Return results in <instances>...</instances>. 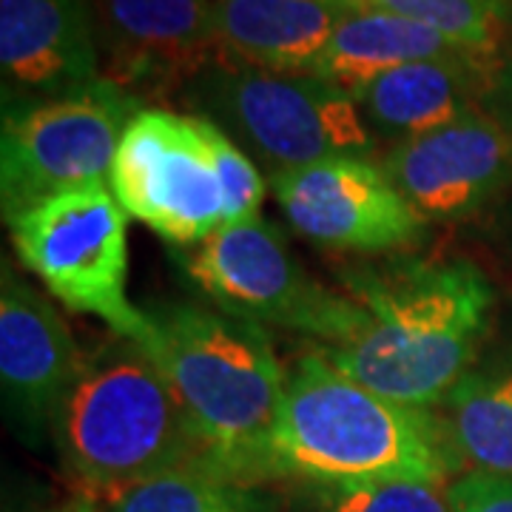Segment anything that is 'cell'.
<instances>
[{
  "mask_svg": "<svg viewBox=\"0 0 512 512\" xmlns=\"http://www.w3.org/2000/svg\"><path fill=\"white\" fill-rule=\"evenodd\" d=\"M154 342L202 464L239 478L274 473V436L285 379L262 325L200 305L148 311Z\"/></svg>",
  "mask_w": 512,
  "mask_h": 512,
  "instance_id": "cell-1",
  "label": "cell"
},
{
  "mask_svg": "<svg viewBox=\"0 0 512 512\" xmlns=\"http://www.w3.org/2000/svg\"><path fill=\"white\" fill-rule=\"evenodd\" d=\"M456 456L436 410L387 399L325 353L296 359L274 436V473L311 484L413 478L447 487Z\"/></svg>",
  "mask_w": 512,
  "mask_h": 512,
  "instance_id": "cell-2",
  "label": "cell"
},
{
  "mask_svg": "<svg viewBox=\"0 0 512 512\" xmlns=\"http://www.w3.org/2000/svg\"><path fill=\"white\" fill-rule=\"evenodd\" d=\"M356 291L365 325L325 356L387 399L436 410L470 370L487 330V276L470 262H441L396 279H356Z\"/></svg>",
  "mask_w": 512,
  "mask_h": 512,
  "instance_id": "cell-3",
  "label": "cell"
},
{
  "mask_svg": "<svg viewBox=\"0 0 512 512\" xmlns=\"http://www.w3.org/2000/svg\"><path fill=\"white\" fill-rule=\"evenodd\" d=\"M52 433L66 473L106 501L146 478L200 461L163 367L123 336L83 359Z\"/></svg>",
  "mask_w": 512,
  "mask_h": 512,
  "instance_id": "cell-4",
  "label": "cell"
},
{
  "mask_svg": "<svg viewBox=\"0 0 512 512\" xmlns=\"http://www.w3.org/2000/svg\"><path fill=\"white\" fill-rule=\"evenodd\" d=\"M194 100L237 146L276 171L333 157H370L373 131L345 89L308 72H265L211 60Z\"/></svg>",
  "mask_w": 512,
  "mask_h": 512,
  "instance_id": "cell-5",
  "label": "cell"
},
{
  "mask_svg": "<svg viewBox=\"0 0 512 512\" xmlns=\"http://www.w3.org/2000/svg\"><path fill=\"white\" fill-rule=\"evenodd\" d=\"M231 137L205 117L140 109L123 131L109 188L128 217L174 245L231 225L225 154Z\"/></svg>",
  "mask_w": 512,
  "mask_h": 512,
  "instance_id": "cell-6",
  "label": "cell"
},
{
  "mask_svg": "<svg viewBox=\"0 0 512 512\" xmlns=\"http://www.w3.org/2000/svg\"><path fill=\"white\" fill-rule=\"evenodd\" d=\"M140 103L100 77L80 92L3 109L0 205L6 225L57 194L109 185L117 146Z\"/></svg>",
  "mask_w": 512,
  "mask_h": 512,
  "instance_id": "cell-7",
  "label": "cell"
},
{
  "mask_svg": "<svg viewBox=\"0 0 512 512\" xmlns=\"http://www.w3.org/2000/svg\"><path fill=\"white\" fill-rule=\"evenodd\" d=\"M126 211L109 185L57 194L12 222L20 262L60 305L92 313L117 336L151 348L154 328L131 305Z\"/></svg>",
  "mask_w": 512,
  "mask_h": 512,
  "instance_id": "cell-8",
  "label": "cell"
},
{
  "mask_svg": "<svg viewBox=\"0 0 512 512\" xmlns=\"http://www.w3.org/2000/svg\"><path fill=\"white\" fill-rule=\"evenodd\" d=\"M180 265L217 311L256 325L271 322L302 330L328 345L345 342L365 325V308L356 299L333 296L316 285L296 262L279 228L262 214L188 245Z\"/></svg>",
  "mask_w": 512,
  "mask_h": 512,
  "instance_id": "cell-9",
  "label": "cell"
},
{
  "mask_svg": "<svg viewBox=\"0 0 512 512\" xmlns=\"http://www.w3.org/2000/svg\"><path fill=\"white\" fill-rule=\"evenodd\" d=\"M268 188L293 231L325 248L387 251L424 231L419 211L370 157H333L276 171Z\"/></svg>",
  "mask_w": 512,
  "mask_h": 512,
  "instance_id": "cell-10",
  "label": "cell"
},
{
  "mask_svg": "<svg viewBox=\"0 0 512 512\" xmlns=\"http://www.w3.org/2000/svg\"><path fill=\"white\" fill-rule=\"evenodd\" d=\"M382 168L424 222L464 220L512 183V128L467 114L396 143Z\"/></svg>",
  "mask_w": 512,
  "mask_h": 512,
  "instance_id": "cell-11",
  "label": "cell"
},
{
  "mask_svg": "<svg viewBox=\"0 0 512 512\" xmlns=\"http://www.w3.org/2000/svg\"><path fill=\"white\" fill-rule=\"evenodd\" d=\"M69 325L57 308L3 262L0 279V387L6 419L23 436L52 430L57 410L80 376Z\"/></svg>",
  "mask_w": 512,
  "mask_h": 512,
  "instance_id": "cell-12",
  "label": "cell"
},
{
  "mask_svg": "<svg viewBox=\"0 0 512 512\" xmlns=\"http://www.w3.org/2000/svg\"><path fill=\"white\" fill-rule=\"evenodd\" d=\"M0 77L3 109L100 80L94 0H0Z\"/></svg>",
  "mask_w": 512,
  "mask_h": 512,
  "instance_id": "cell-13",
  "label": "cell"
},
{
  "mask_svg": "<svg viewBox=\"0 0 512 512\" xmlns=\"http://www.w3.org/2000/svg\"><path fill=\"white\" fill-rule=\"evenodd\" d=\"M214 12L217 0H94L114 83L200 74L217 57Z\"/></svg>",
  "mask_w": 512,
  "mask_h": 512,
  "instance_id": "cell-14",
  "label": "cell"
},
{
  "mask_svg": "<svg viewBox=\"0 0 512 512\" xmlns=\"http://www.w3.org/2000/svg\"><path fill=\"white\" fill-rule=\"evenodd\" d=\"M350 0H217L220 60L265 72H313Z\"/></svg>",
  "mask_w": 512,
  "mask_h": 512,
  "instance_id": "cell-15",
  "label": "cell"
},
{
  "mask_svg": "<svg viewBox=\"0 0 512 512\" xmlns=\"http://www.w3.org/2000/svg\"><path fill=\"white\" fill-rule=\"evenodd\" d=\"M484 66L487 60L473 55L419 60L373 77L350 97L373 134L404 143L478 114V103L490 89Z\"/></svg>",
  "mask_w": 512,
  "mask_h": 512,
  "instance_id": "cell-16",
  "label": "cell"
},
{
  "mask_svg": "<svg viewBox=\"0 0 512 512\" xmlns=\"http://www.w3.org/2000/svg\"><path fill=\"white\" fill-rule=\"evenodd\" d=\"M456 55H470V52L458 49L456 43H450L447 37H441L439 32L421 26L416 20H407L367 3H356L336 26L311 74L353 94L373 77L390 69Z\"/></svg>",
  "mask_w": 512,
  "mask_h": 512,
  "instance_id": "cell-17",
  "label": "cell"
},
{
  "mask_svg": "<svg viewBox=\"0 0 512 512\" xmlns=\"http://www.w3.org/2000/svg\"><path fill=\"white\" fill-rule=\"evenodd\" d=\"M439 407L458 467L512 478V359L467 370Z\"/></svg>",
  "mask_w": 512,
  "mask_h": 512,
  "instance_id": "cell-18",
  "label": "cell"
},
{
  "mask_svg": "<svg viewBox=\"0 0 512 512\" xmlns=\"http://www.w3.org/2000/svg\"><path fill=\"white\" fill-rule=\"evenodd\" d=\"M106 512H268V504L251 481L191 461L117 493Z\"/></svg>",
  "mask_w": 512,
  "mask_h": 512,
  "instance_id": "cell-19",
  "label": "cell"
},
{
  "mask_svg": "<svg viewBox=\"0 0 512 512\" xmlns=\"http://www.w3.org/2000/svg\"><path fill=\"white\" fill-rule=\"evenodd\" d=\"M362 3L416 20L481 60H490L510 26V0H362Z\"/></svg>",
  "mask_w": 512,
  "mask_h": 512,
  "instance_id": "cell-20",
  "label": "cell"
},
{
  "mask_svg": "<svg viewBox=\"0 0 512 512\" xmlns=\"http://www.w3.org/2000/svg\"><path fill=\"white\" fill-rule=\"evenodd\" d=\"M316 512H450L447 487L413 478L313 484Z\"/></svg>",
  "mask_w": 512,
  "mask_h": 512,
  "instance_id": "cell-21",
  "label": "cell"
},
{
  "mask_svg": "<svg viewBox=\"0 0 512 512\" xmlns=\"http://www.w3.org/2000/svg\"><path fill=\"white\" fill-rule=\"evenodd\" d=\"M450 512H512V478L461 473L447 484Z\"/></svg>",
  "mask_w": 512,
  "mask_h": 512,
  "instance_id": "cell-22",
  "label": "cell"
},
{
  "mask_svg": "<svg viewBox=\"0 0 512 512\" xmlns=\"http://www.w3.org/2000/svg\"><path fill=\"white\" fill-rule=\"evenodd\" d=\"M487 100L493 103L495 120H501L504 126L512 128V60L498 69L495 77L490 80V89H487Z\"/></svg>",
  "mask_w": 512,
  "mask_h": 512,
  "instance_id": "cell-23",
  "label": "cell"
},
{
  "mask_svg": "<svg viewBox=\"0 0 512 512\" xmlns=\"http://www.w3.org/2000/svg\"><path fill=\"white\" fill-rule=\"evenodd\" d=\"M52 512H94V507L89 501H77V504H69V507H60V510Z\"/></svg>",
  "mask_w": 512,
  "mask_h": 512,
  "instance_id": "cell-24",
  "label": "cell"
},
{
  "mask_svg": "<svg viewBox=\"0 0 512 512\" xmlns=\"http://www.w3.org/2000/svg\"><path fill=\"white\" fill-rule=\"evenodd\" d=\"M350 3H362V0H350Z\"/></svg>",
  "mask_w": 512,
  "mask_h": 512,
  "instance_id": "cell-25",
  "label": "cell"
}]
</instances>
